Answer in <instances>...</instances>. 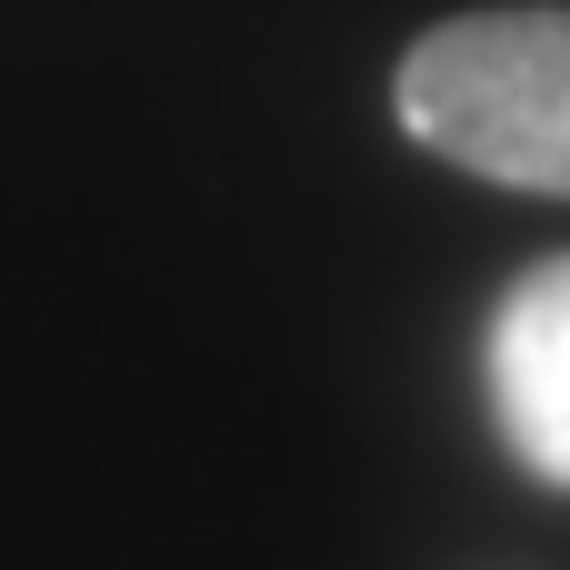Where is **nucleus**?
Masks as SVG:
<instances>
[{"label":"nucleus","instance_id":"f03ea898","mask_svg":"<svg viewBox=\"0 0 570 570\" xmlns=\"http://www.w3.org/2000/svg\"><path fill=\"white\" fill-rule=\"evenodd\" d=\"M491 421L531 481L570 491V250L531 261L491 311Z\"/></svg>","mask_w":570,"mask_h":570},{"label":"nucleus","instance_id":"f257e3e1","mask_svg":"<svg viewBox=\"0 0 570 570\" xmlns=\"http://www.w3.org/2000/svg\"><path fill=\"white\" fill-rule=\"evenodd\" d=\"M391 110L471 180L570 200V0L461 10L401 50Z\"/></svg>","mask_w":570,"mask_h":570}]
</instances>
